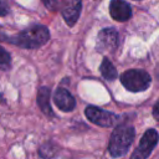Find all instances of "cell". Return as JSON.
Returning <instances> with one entry per match:
<instances>
[{"label": "cell", "instance_id": "obj_1", "mask_svg": "<svg viewBox=\"0 0 159 159\" xmlns=\"http://www.w3.org/2000/svg\"><path fill=\"white\" fill-rule=\"evenodd\" d=\"M50 40V31L43 25H32L12 37H7L11 42L22 48H39Z\"/></svg>", "mask_w": 159, "mask_h": 159}, {"label": "cell", "instance_id": "obj_2", "mask_svg": "<svg viewBox=\"0 0 159 159\" xmlns=\"http://www.w3.org/2000/svg\"><path fill=\"white\" fill-rule=\"evenodd\" d=\"M135 132L132 125L127 124H118L112 132L109 144H108V152L113 158L123 157L129 147L133 143Z\"/></svg>", "mask_w": 159, "mask_h": 159}, {"label": "cell", "instance_id": "obj_3", "mask_svg": "<svg viewBox=\"0 0 159 159\" xmlns=\"http://www.w3.org/2000/svg\"><path fill=\"white\" fill-rule=\"evenodd\" d=\"M152 78L144 70H128L120 75V83L130 92H142L150 86Z\"/></svg>", "mask_w": 159, "mask_h": 159}, {"label": "cell", "instance_id": "obj_4", "mask_svg": "<svg viewBox=\"0 0 159 159\" xmlns=\"http://www.w3.org/2000/svg\"><path fill=\"white\" fill-rule=\"evenodd\" d=\"M84 116L89 122L103 128H111L118 125V123L120 122L119 116L96 106H87L84 109Z\"/></svg>", "mask_w": 159, "mask_h": 159}, {"label": "cell", "instance_id": "obj_5", "mask_svg": "<svg viewBox=\"0 0 159 159\" xmlns=\"http://www.w3.org/2000/svg\"><path fill=\"white\" fill-rule=\"evenodd\" d=\"M158 139H159V134L155 129H153V128L147 129L145 133L143 134L138 147L133 152L130 159H147L152 154L153 149L155 148Z\"/></svg>", "mask_w": 159, "mask_h": 159}, {"label": "cell", "instance_id": "obj_6", "mask_svg": "<svg viewBox=\"0 0 159 159\" xmlns=\"http://www.w3.org/2000/svg\"><path fill=\"white\" fill-rule=\"evenodd\" d=\"M118 46V32L112 29H103L98 32L97 36V42H96V48L99 52L104 51H113Z\"/></svg>", "mask_w": 159, "mask_h": 159}, {"label": "cell", "instance_id": "obj_7", "mask_svg": "<svg viewBox=\"0 0 159 159\" xmlns=\"http://www.w3.org/2000/svg\"><path fill=\"white\" fill-rule=\"evenodd\" d=\"M82 0H62L61 14L68 26H73L81 14Z\"/></svg>", "mask_w": 159, "mask_h": 159}, {"label": "cell", "instance_id": "obj_8", "mask_svg": "<svg viewBox=\"0 0 159 159\" xmlns=\"http://www.w3.org/2000/svg\"><path fill=\"white\" fill-rule=\"evenodd\" d=\"M53 102L58 109L63 112H71L76 107V101L73 96L65 88L58 87L53 94Z\"/></svg>", "mask_w": 159, "mask_h": 159}, {"label": "cell", "instance_id": "obj_9", "mask_svg": "<svg viewBox=\"0 0 159 159\" xmlns=\"http://www.w3.org/2000/svg\"><path fill=\"white\" fill-rule=\"evenodd\" d=\"M109 14L116 21H127L132 16L130 6L123 0H112L109 4Z\"/></svg>", "mask_w": 159, "mask_h": 159}, {"label": "cell", "instance_id": "obj_10", "mask_svg": "<svg viewBox=\"0 0 159 159\" xmlns=\"http://www.w3.org/2000/svg\"><path fill=\"white\" fill-rule=\"evenodd\" d=\"M50 96H51V89L46 86H42L37 91V106L40 107L41 112L47 116V117H55V113L51 108L50 103Z\"/></svg>", "mask_w": 159, "mask_h": 159}, {"label": "cell", "instance_id": "obj_11", "mask_svg": "<svg viewBox=\"0 0 159 159\" xmlns=\"http://www.w3.org/2000/svg\"><path fill=\"white\" fill-rule=\"evenodd\" d=\"M99 71H101V75L103 76V78L107 80V81H113L118 76L116 67L113 66V63L107 57H104L102 60V63L99 66Z\"/></svg>", "mask_w": 159, "mask_h": 159}, {"label": "cell", "instance_id": "obj_12", "mask_svg": "<svg viewBox=\"0 0 159 159\" xmlns=\"http://www.w3.org/2000/svg\"><path fill=\"white\" fill-rule=\"evenodd\" d=\"M58 148L52 142H46L39 148V155L43 159H51L57 154Z\"/></svg>", "mask_w": 159, "mask_h": 159}, {"label": "cell", "instance_id": "obj_13", "mask_svg": "<svg viewBox=\"0 0 159 159\" xmlns=\"http://www.w3.org/2000/svg\"><path fill=\"white\" fill-rule=\"evenodd\" d=\"M10 66H11V56L2 46H0V68L6 71L10 68Z\"/></svg>", "mask_w": 159, "mask_h": 159}, {"label": "cell", "instance_id": "obj_14", "mask_svg": "<svg viewBox=\"0 0 159 159\" xmlns=\"http://www.w3.org/2000/svg\"><path fill=\"white\" fill-rule=\"evenodd\" d=\"M42 2H43L45 6H46L48 10H51V11H55V10H57V7H58V1H57V0H42Z\"/></svg>", "mask_w": 159, "mask_h": 159}, {"label": "cell", "instance_id": "obj_15", "mask_svg": "<svg viewBox=\"0 0 159 159\" xmlns=\"http://www.w3.org/2000/svg\"><path fill=\"white\" fill-rule=\"evenodd\" d=\"M7 14H9V7L2 0H0V16H6Z\"/></svg>", "mask_w": 159, "mask_h": 159}, {"label": "cell", "instance_id": "obj_16", "mask_svg": "<svg viewBox=\"0 0 159 159\" xmlns=\"http://www.w3.org/2000/svg\"><path fill=\"white\" fill-rule=\"evenodd\" d=\"M153 116L157 120H159V102L153 107Z\"/></svg>", "mask_w": 159, "mask_h": 159}, {"label": "cell", "instance_id": "obj_17", "mask_svg": "<svg viewBox=\"0 0 159 159\" xmlns=\"http://www.w3.org/2000/svg\"><path fill=\"white\" fill-rule=\"evenodd\" d=\"M0 40H4V41H6V40H7V36H5L4 34H0Z\"/></svg>", "mask_w": 159, "mask_h": 159}, {"label": "cell", "instance_id": "obj_18", "mask_svg": "<svg viewBox=\"0 0 159 159\" xmlns=\"http://www.w3.org/2000/svg\"><path fill=\"white\" fill-rule=\"evenodd\" d=\"M155 75H157V78L159 80V66L157 67V71H155Z\"/></svg>", "mask_w": 159, "mask_h": 159}]
</instances>
